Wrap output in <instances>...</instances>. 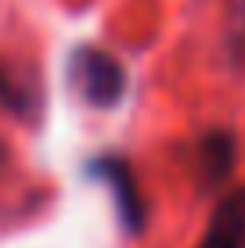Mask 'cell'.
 I'll return each mask as SVG.
<instances>
[{
	"label": "cell",
	"instance_id": "cell-5",
	"mask_svg": "<svg viewBox=\"0 0 245 248\" xmlns=\"http://www.w3.org/2000/svg\"><path fill=\"white\" fill-rule=\"evenodd\" d=\"M195 162H198V176L206 187H220L227 176L234 173L238 162V140L231 130H209L198 137L195 144Z\"/></svg>",
	"mask_w": 245,
	"mask_h": 248
},
{
	"label": "cell",
	"instance_id": "cell-2",
	"mask_svg": "<svg viewBox=\"0 0 245 248\" xmlns=\"http://www.w3.org/2000/svg\"><path fill=\"white\" fill-rule=\"evenodd\" d=\"M90 180H98L108 191L115 212H119V223L130 237H137L148 223V209H145V194L137 187V176H133V166L115 151H101V155L90 158L87 166Z\"/></svg>",
	"mask_w": 245,
	"mask_h": 248
},
{
	"label": "cell",
	"instance_id": "cell-3",
	"mask_svg": "<svg viewBox=\"0 0 245 248\" xmlns=\"http://www.w3.org/2000/svg\"><path fill=\"white\" fill-rule=\"evenodd\" d=\"M195 248H245V184L216 202Z\"/></svg>",
	"mask_w": 245,
	"mask_h": 248
},
{
	"label": "cell",
	"instance_id": "cell-6",
	"mask_svg": "<svg viewBox=\"0 0 245 248\" xmlns=\"http://www.w3.org/2000/svg\"><path fill=\"white\" fill-rule=\"evenodd\" d=\"M231 54L234 65L245 72V0H234V25H231Z\"/></svg>",
	"mask_w": 245,
	"mask_h": 248
},
{
	"label": "cell",
	"instance_id": "cell-4",
	"mask_svg": "<svg viewBox=\"0 0 245 248\" xmlns=\"http://www.w3.org/2000/svg\"><path fill=\"white\" fill-rule=\"evenodd\" d=\"M0 108L22 123H40V112H44L40 79H33V72L4 62V58H0Z\"/></svg>",
	"mask_w": 245,
	"mask_h": 248
},
{
	"label": "cell",
	"instance_id": "cell-1",
	"mask_svg": "<svg viewBox=\"0 0 245 248\" xmlns=\"http://www.w3.org/2000/svg\"><path fill=\"white\" fill-rule=\"evenodd\" d=\"M69 79H72L76 93L90 108H101V112L123 105V97H126V68L115 54H108L101 47H76L72 50Z\"/></svg>",
	"mask_w": 245,
	"mask_h": 248
}]
</instances>
